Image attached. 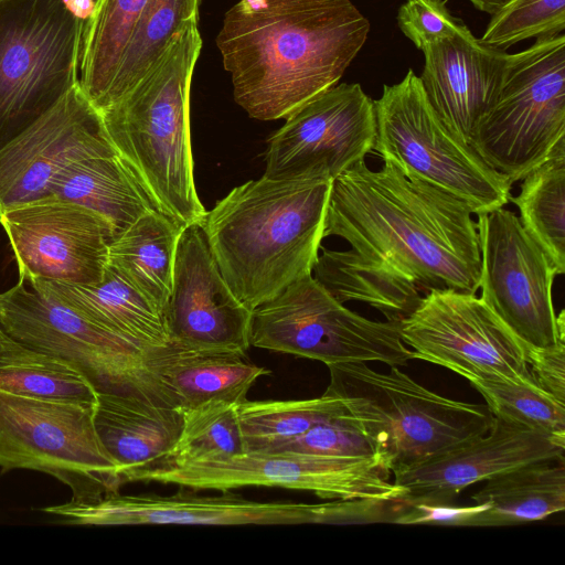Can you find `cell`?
I'll list each match as a JSON object with an SVG mask.
<instances>
[{
    "instance_id": "obj_6",
    "label": "cell",
    "mask_w": 565,
    "mask_h": 565,
    "mask_svg": "<svg viewBox=\"0 0 565 565\" xmlns=\"http://www.w3.org/2000/svg\"><path fill=\"white\" fill-rule=\"evenodd\" d=\"M374 105L373 150L382 160L457 196L476 215L509 202L512 182L447 128L412 70L401 82L384 85Z\"/></svg>"
},
{
    "instance_id": "obj_33",
    "label": "cell",
    "mask_w": 565,
    "mask_h": 565,
    "mask_svg": "<svg viewBox=\"0 0 565 565\" xmlns=\"http://www.w3.org/2000/svg\"><path fill=\"white\" fill-rule=\"evenodd\" d=\"M344 412L341 399L328 392L309 399H245L237 405L244 448L249 452H268Z\"/></svg>"
},
{
    "instance_id": "obj_40",
    "label": "cell",
    "mask_w": 565,
    "mask_h": 565,
    "mask_svg": "<svg viewBox=\"0 0 565 565\" xmlns=\"http://www.w3.org/2000/svg\"><path fill=\"white\" fill-rule=\"evenodd\" d=\"M526 355L536 385L565 403V343L548 350H527Z\"/></svg>"
},
{
    "instance_id": "obj_18",
    "label": "cell",
    "mask_w": 565,
    "mask_h": 565,
    "mask_svg": "<svg viewBox=\"0 0 565 565\" xmlns=\"http://www.w3.org/2000/svg\"><path fill=\"white\" fill-rule=\"evenodd\" d=\"M118 154L99 109L75 85L52 109L0 149V215L50 195L53 179L70 164Z\"/></svg>"
},
{
    "instance_id": "obj_27",
    "label": "cell",
    "mask_w": 565,
    "mask_h": 565,
    "mask_svg": "<svg viewBox=\"0 0 565 565\" xmlns=\"http://www.w3.org/2000/svg\"><path fill=\"white\" fill-rule=\"evenodd\" d=\"M182 226L151 210L114 237L107 265L163 313L172 288L173 267Z\"/></svg>"
},
{
    "instance_id": "obj_25",
    "label": "cell",
    "mask_w": 565,
    "mask_h": 565,
    "mask_svg": "<svg viewBox=\"0 0 565 565\" xmlns=\"http://www.w3.org/2000/svg\"><path fill=\"white\" fill-rule=\"evenodd\" d=\"M484 509L472 526H507L541 521L565 509L564 458L526 463L486 481L472 495Z\"/></svg>"
},
{
    "instance_id": "obj_21",
    "label": "cell",
    "mask_w": 565,
    "mask_h": 565,
    "mask_svg": "<svg viewBox=\"0 0 565 565\" xmlns=\"http://www.w3.org/2000/svg\"><path fill=\"white\" fill-rule=\"evenodd\" d=\"M420 82L447 128L471 145L475 128L495 98L509 54L473 36L462 24L423 50Z\"/></svg>"
},
{
    "instance_id": "obj_13",
    "label": "cell",
    "mask_w": 565,
    "mask_h": 565,
    "mask_svg": "<svg viewBox=\"0 0 565 565\" xmlns=\"http://www.w3.org/2000/svg\"><path fill=\"white\" fill-rule=\"evenodd\" d=\"M377 456L328 457L245 451L227 458L142 470L128 482L153 481L194 490L260 486L313 492L321 499L402 500L404 490Z\"/></svg>"
},
{
    "instance_id": "obj_36",
    "label": "cell",
    "mask_w": 565,
    "mask_h": 565,
    "mask_svg": "<svg viewBox=\"0 0 565 565\" xmlns=\"http://www.w3.org/2000/svg\"><path fill=\"white\" fill-rule=\"evenodd\" d=\"M491 15L480 41L505 50L526 39L563 34L565 0H508Z\"/></svg>"
},
{
    "instance_id": "obj_41",
    "label": "cell",
    "mask_w": 565,
    "mask_h": 565,
    "mask_svg": "<svg viewBox=\"0 0 565 565\" xmlns=\"http://www.w3.org/2000/svg\"><path fill=\"white\" fill-rule=\"evenodd\" d=\"M68 10L78 19L87 22L95 10L96 0H65Z\"/></svg>"
},
{
    "instance_id": "obj_19",
    "label": "cell",
    "mask_w": 565,
    "mask_h": 565,
    "mask_svg": "<svg viewBox=\"0 0 565 565\" xmlns=\"http://www.w3.org/2000/svg\"><path fill=\"white\" fill-rule=\"evenodd\" d=\"M163 317L174 345L242 354L250 347L252 310L224 280L200 222L180 234Z\"/></svg>"
},
{
    "instance_id": "obj_12",
    "label": "cell",
    "mask_w": 565,
    "mask_h": 565,
    "mask_svg": "<svg viewBox=\"0 0 565 565\" xmlns=\"http://www.w3.org/2000/svg\"><path fill=\"white\" fill-rule=\"evenodd\" d=\"M44 512L81 525H290L369 524L377 516L372 499L327 503L257 502L233 494L128 495L113 492L93 501L51 505Z\"/></svg>"
},
{
    "instance_id": "obj_15",
    "label": "cell",
    "mask_w": 565,
    "mask_h": 565,
    "mask_svg": "<svg viewBox=\"0 0 565 565\" xmlns=\"http://www.w3.org/2000/svg\"><path fill=\"white\" fill-rule=\"evenodd\" d=\"M398 324L413 359L446 367L465 379L536 384L526 348L476 294L430 289Z\"/></svg>"
},
{
    "instance_id": "obj_26",
    "label": "cell",
    "mask_w": 565,
    "mask_h": 565,
    "mask_svg": "<svg viewBox=\"0 0 565 565\" xmlns=\"http://www.w3.org/2000/svg\"><path fill=\"white\" fill-rule=\"evenodd\" d=\"M52 194L95 211L111 224L115 236L157 210L119 154L70 164L53 179Z\"/></svg>"
},
{
    "instance_id": "obj_29",
    "label": "cell",
    "mask_w": 565,
    "mask_h": 565,
    "mask_svg": "<svg viewBox=\"0 0 565 565\" xmlns=\"http://www.w3.org/2000/svg\"><path fill=\"white\" fill-rule=\"evenodd\" d=\"M0 388L24 397L95 405L97 390L66 362L24 345L0 328Z\"/></svg>"
},
{
    "instance_id": "obj_32",
    "label": "cell",
    "mask_w": 565,
    "mask_h": 565,
    "mask_svg": "<svg viewBox=\"0 0 565 565\" xmlns=\"http://www.w3.org/2000/svg\"><path fill=\"white\" fill-rule=\"evenodd\" d=\"M200 3L201 0H147L100 111L117 103L141 81L186 22L199 20Z\"/></svg>"
},
{
    "instance_id": "obj_30",
    "label": "cell",
    "mask_w": 565,
    "mask_h": 565,
    "mask_svg": "<svg viewBox=\"0 0 565 565\" xmlns=\"http://www.w3.org/2000/svg\"><path fill=\"white\" fill-rule=\"evenodd\" d=\"M147 0H96L85 23L79 54L78 84L100 109L119 61Z\"/></svg>"
},
{
    "instance_id": "obj_39",
    "label": "cell",
    "mask_w": 565,
    "mask_h": 565,
    "mask_svg": "<svg viewBox=\"0 0 565 565\" xmlns=\"http://www.w3.org/2000/svg\"><path fill=\"white\" fill-rule=\"evenodd\" d=\"M484 505L475 503L469 507L450 504H413L408 505L397 518V524H425L447 526H472L475 518Z\"/></svg>"
},
{
    "instance_id": "obj_10",
    "label": "cell",
    "mask_w": 565,
    "mask_h": 565,
    "mask_svg": "<svg viewBox=\"0 0 565 565\" xmlns=\"http://www.w3.org/2000/svg\"><path fill=\"white\" fill-rule=\"evenodd\" d=\"M95 405L24 397L0 388V469L40 471L93 501L122 486L94 425Z\"/></svg>"
},
{
    "instance_id": "obj_3",
    "label": "cell",
    "mask_w": 565,
    "mask_h": 565,
    "mask_svg": "<svg viewBox=\"0 0 565 565\" xmlns=\"http://www.w3.org/2000/svg\"><path fill=\"white\" fill-rule=\"evenodd\" d=\"M332 180L262 177L232 189L200 222L234 295L253 310L312 274Z\"/></svg>"
},
{
    "instance_id": "obj_8",
    "label": "cell",
    "mask_w": 565,
    "mask_h": 565,
    "mask_svg": "<svg viewBox=\"0 0 565 565\" xmlns=\"http://www.w3.org/2000/svg\"><path fill=\"white\" fill-rule=\"evenodd\" d=\"M565 139V36L536 39L509 54L492 104L471 146L514 183L542 164Z\"/></svg>"
},
{
    "instance_id": "obj_34",
    "label": "cell",
    "mask_w": 565,
    "mask_h": 565,
    "mask_svg": "<svg viewBox=\"0 0 565 565\" xmlns=\"http://www.w3.org/2000/svg\"><path fill=\"white\" fill-rule=\"evenodd\" d=\"M182 413L181 435L159 468L217 460L245 452L237 405L212 401Z\"/></svg>"
},
{
    "instance_id": "obj_16",
    "label": "cell",
    "mask_w": 565,
    "mask_h": 565,
    "mask_svg": "<svg viewBox=\"0 0 565 565\" xmlns=\"http://www.w3.org/2000/svg\"><path fill=\"white\" fill-rule=\"evenodd\" d=\"M285 119L267 140L269 179L333 180L374 148V100L358 83L337 84Z\"/></svg>"
},
{
    "instance_id": "obj_28",
    "label": "cell",
    "mask_w": 565,
    "mask_h": 565,
    "mask_svg": "<svg viewBox=\"0 0 565 565\" xmlns=\"http://www.w3.org/2000/svg\"><path fill=\"white\" fill-rule=\"evenodd\" d=\"M313 265V277L341 303L359 301L401 322L423 296L412 281L350 250L324 247Z\"/></svg>"
},
{
    "instance_id": "obj_42",
    "label": "cell",
    "mask_w": 565,
    "mask_h": 565,
    "mask_svg": "<svg viewBox=\"0 0 565 565\" xmlns=\"http://www.w3.org/2000/svg\"><path fill=\"white\" fill-rule=\"evenodd\" d=\"M478 10L493 14L498 11L508 0H469Z\"/></svg>"
},
{
    "instance_id": "obj_11",
    "label": "cell",
    "mask_w": 565,
    "mask_h": 565,
    "mask_svg": "<svg viewBox=\"0 0 565 565\" xmlns=\"http://www.w3.org/2000/svg\"><path fill=\"white\" fill-rule=\"evenodd\" d=\"M0 328L18 342L66 362L97 391L164 403L147 370V350L22 280L0 294Z\"/></svg>"
},
{
    "instance_id": "obj_35",
    "label": "cell",
    "mask_w": 565,
    "mask_h": 565,
    "mask_svg": "<svg viewBox=\"0 0 565 565\" xmlns=\"http://www.w3.org/2000/svg\"><path fill=\"white\" fill-rule=\"evenodd\" d=\"M467 380L483 396L493 417L565 438V403L536 384L509 379Z\"/></svg>"
},
{
    "instance_id": "obj_20",
    "label": "cell",
    "mask_w": 565,
    "mask_h": 565,
    "mask_svg": "<svg viewBox=\"0 0 565 565\" xmlns=\"http://www.w3.org/2000/svg\"><path fill=\"white\" fill-rule=\"evenodd\" d=\"M565 438L494 417L484 435L419 465L394 471L403 502L451 504L469 486L516 467L564 458Z\"/></svg>"
},
{
    "instance_id": "obj_4",
    "label": "cell",
    "mask_w": 565,
    "mask_h": 565,
    "mask_svg": "<svg viewBox=\"0 0 565 565\" xmlns=\"http://www.w3.org/2000/svg\"><path fill=\"white\" fill-rule=\"evenodd\" d=\"M199 20L186 22L122 98L102 110L106 131L154 207L182 226L206 213L196 193L190 90L202 49Z\"/></svg>"
},
{
    "instance_id": "obj_5",
    "label": "cell",
    "mask_w": 565,
    "mask_h": 565,
    "mask_svg": "<svg viewBox=\"0 0 565 565\" xmlns=\"http://www.w3.org/2000/svg\"><path fill=\"white\" fill-rule=\"evenodd\" d=\"M326 392L339 397L375 456L393 473L471 441L490 429L487 405L441 396L391 366L379 373L365 362L327 365Z\"/></svg>"
},
{
    "instance_id": "obj_37",
    "label": "cell",
    "mask_w": 565,
    "mask_h": 565,
    "mask_svg": "<svg viewBox=\"0 0 565 565\" xmlns=\"http://www.w3.org/2000/svg\"><path fill=\"white\" fill-rule=\"evenodd\" d=\"M268 452H290L328 457H372L374 449L347 412L321 422L302 435Z\"/></svg>"
},
{
    "instance_id": "obj_22",
    "label": "cell",
    "mask_w": 565,
    "mask_h": 565,
    "mask_svg": "<svg viewBox=\"0 0 565 565\" xmlns=\"http://www.w3.org/2000/svg\"><path fill=\"white\" fill-rule=\"evenodd\" d=\"M94 425L125 484L131 475L166 462L181 435L183 413L153 399L98 391Z\"/></svg>"
},
{
    "instance_id": "obj_2",
    "label": "cell",
    "mask_w": 565,
    "mask_h": 565,
    "mask_svg": "<svg viewBox=\"0 0 565 565\" xmlns=\"http://www.w3.org/2000/svg\"><path fill=\"white\" fill-rule=\"evenodd\" d=\"M370 29L351 0H239L216 46L235 102L252 118L275 120L337 85Z\"/></svg>"
},
{
    "instance_id": "obj_9",
    "label": "cell",
    "mask_w": 565,
    "mask_h": 565,
    "mask_svg": "<svg viewBox=\"0 0 565 565\" xmlns=\"http://www.w3.org/2000/svg\"><path fill=\"white\" fill-rule=\"evenodd\" d=\"M250 345L320 361L382 362L413 359L394 321L370 320L339 302L313 276H303L252 310Z\"/></svg>"
},
{
    "instance_id": "obj_31",
    "label": "cell",
    "mask_w": 565,
    "mask_h": 565,
    "mask_svg": "<svg viewBox=\"0 0 565 565\" xmlns=\"http://www.w3.org/2000/svg\"><path fill=\"white\" fill-rule=\"evenodd\" d=\"M510 196L525 232L548 255L559 275L565 273V139L522 180Z\"/></svg>"
},
{
    "instance_id": "obj_23",
    "label": "cell",
    "mask_w": 565,
    "mask_h": 565,
    "mask_svg": "<svg viewBox=\"0 0 565 565\" xmlns=\"http://www.w3.org/2000/svg\"><path fill=\"white\" fill-rule=\"evenodd\" d=\"M146 365L164 403L181 412L212 401L238 405L270 373L242 353L189 350L170 342L147 350Z\"/></svg>"
},
{
    "instance_id": "obj_7",
    "label": "cell",
    "mask_w": 565,
    "mask_h": 565,
    "mask_svg": "<svg viewBox=\"0 0 565 565\" xmlns=\"http://www.w3.org/2000/svg\"><path fill=\"white\" fill-rule=\"evenodd\" d=\"M85 23L65 0H0V149L78 84Z\"/></svg>"
},
{
    "instance_id": "obj_1",
    "label": "cell",
    "mask_w": 565,
    "mask_h": 565,
    "mask_svg": "<svg viewBox=\"0 0 565 565\" xmlns=\"http://www.w3.org/2000/svg\"><path fill=\"white\" fill-rule=\"evenodd\" d=\"M466 202L383 160H360L335 177L324 237L338 236L362 257L418 288L476 294L480 281L477 223Z\"/></svg>"
},
{
    "instance_id": "obj_14",
    "label": "cell",
    "mask_w": 565,
    "mask_h": 565,
    "mask_svg": "<svg viewBox=\"0 0 565 565\" xmlns=\"http://www.w3.org/2000/svg\"><path fill=\"white\" fill-rule=\"evenodd\" d=\"M480 298L526 350L565 343L564 310H554L552 288L559 275L519 216L498 207L477 214Z\"/></svg>"
},
{
    "instance_id": "obj_17",
    "label": "cell",
    "mask_w": 565,
    "mask_h": 565,
    "mask_svg": "<svg viewBox=\"0 0 565 565\" xmlns=\"http://www.w3.org/2000/svg\"><path fill=\"white\" fill-rule=\"evenodd\" d=\"M0 225L20 280L93 285L103 279L115 231L95 211L52 194L7 209Z\"/></svg>"
},
{
    "instance_id": "obj_24",
    "label": "cell",
    "mask_w": 565,
    "mask_h": 565,
    "mask_svg": "<svg viewBox=\"0 0 565 565\" xmlns=\"http://www.w3.org/2000/svg\"><path fill=\"white\" fill-rule=\"evenodd\" d=\"M24 282L145 350L170 342L162 311L108 265L103 279L93 285L47 279Z\"/></svg>"
},
{
    "instance_id": "obj_38",
    "label": "cell",
    "mask_w": 565,
    "mask_h": 565,
    "mask_svg": "<svg viewBox=\"0 0 565 565\" xmlns=\"http://www.w3.org/2000/svg\"><path fill=\"white\" fill-rule=\"evenodd\" d=\"M397 22L402 32L422 51L462 25L441 0H407L398 9Z\"/></svg>"
}]
</instances>
